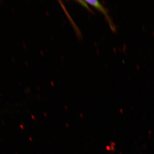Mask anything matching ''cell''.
Masks as SVG:
<instances>
[{
    "instance_id": "cell-2",
    "label": "cell",
    "mask_w": 154,
    "mask_h": 154,
    "mask_svg": "<svg viewBox=\"0 0 154 154\" xmlns=\"http://www.w3.org/2000/svg\"><path fill=\"white\" fill-rule=\"evenodd\" d=\"M77 2H78L79 4H80V5H82V6H83V7H85V8H86V9H88V11H90L91 12H92V10L90 8V7L88 6V3L86 2L85 1H77Z\"/></svg>"
},
{
    "instance_id": "cell-1",
    "label": "cell",
    "mask_w": 154,
    "mask_h": 154,
    "mask_svg": "<svg viewBox=\"0 0 154 154\" xmlns=\"http://www.w3.org/2000/svg\"><path fill=\"white\" fill-rule=\"evenodd\" d=\"M89 5L93 6L97 10H99L101 13L104 14V16L107 18V20L110 24V28L113 29V25L111 24L110 17L108 16V13L106 8L98 1H85Z\"/></svg>"
}]
</instances>
